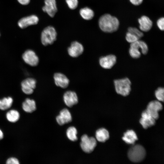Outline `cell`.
Wrapping results in <instances>:
<instances>
[{"label":"cell","instance_id":"6da1fadb","mask_svg":"<svg viewBox=\"0 0 164 164\" xmlns=\"http://www.w3.org/2000/svg\"><path fill=\"white\" fill-rule=\"evenodd\" d=\"M119 21L118 18L109 13L102 15L98 20L99 28L106 33H111L116 32L119 28Z\"/></svg>","mask_w":164,"mask_h":164},{"label":"cell","instance_id":"7a4b0ae2","mask_svg":"<svg viewBox=\"0 0 164 164\" xmlns=\"http://www.w3.org/2000/svg\"><path fill=\"white\" fill-rule=\"evenodd\" d=\"M116 93L122 96L128 95L131 91V82L127 77L115 80L114 81Z\"/></svg>","mask_w":164,"mask_h":164},{"label":"cell","instance_id":"3957f363","mask_svg":"<svg viewBox=\"0 0 164 164\" xmlns=\"http://www.w3.org/2000/svg\"><path fill=\"white\" fill-rule=\"evenodd\" d=\"M146 151L144 148L139 145H134L129 150L128 155L130 160L135 163L142 161L145 158Z\"/></svg>","mask_w":164,"mask_h":164},{"label":"cell","instance_id":"277c9868","mask_svg":"<svg viewBox=\"0 0 164 164\" xmlns=\"http://www.w3.org/2000/svg\"><path fill=\"white\" fill-rule=\"evenodd\" d=\"M57 33L55 28L52 26L45 28L41 32V40L44 46L53 44L56 40Z\"/></svg>","mask_w":164,"mask_h":164},{"label":"cell","instance_id":"5b68a950","mask_svg":"<svg viewBox=\"0 0 164 164\" xmlns=\"http://www.w3.org/2000/svg\"><path fill=\"white\" fill-rule=\"evenodd\" d=\"M81 140L80 146L84 152L90 153L94 150L97 145V141L94 138L84 135L82 136Z\"/></svg>","mask_w":164,"mask_h":164},{"label":"cell","instance_id":"8992f818","mask_svg":"<svg viewBox=\"0 0 164 164\" xmlns=\"http://www.w3.org/2000/svg\"><path fill=\"white\" fill-rule=\"evenodd\" d=\"M22 57L25 63L31 66H36L39 63L38 57L35 52L31 50H27L25 51Z\"/></svg>","mask_w":164,"mask_h":164},{"label":"cell","instance_id":"52a82bcc","mask_svg":"<svg viewBox=\"0 0 164 164\" xmlns=\"http://www.w3.org/2000/svg\"><path fill=\"white\" fill-rule=\"evenodd\" d=\"M163 108L162 104L159 101H153L148 104L146 110L155 120L159 118L158 112Z\"/></svg>","mask_w":164,"mask_h":164},{"label":"cell","instance_id":"ba28073f","mask_svg":"<svg viewBox=\"0 0 164 164\" xmlns=\"http://www.w3.org/2000/svg\"><path fill=\"white\" fill-rule=\"evenodd\" d=\"M36 80L31 77H29L24 80L21 83V89L23 92L26 94H32L36 86Z\"/></svg>","mask_w":164,"mask_h":164},{"label":"cell","instance_id":"9c48e42d","mask_svg":"<svg viewBox=\"0 0 164 164\" xmlns=\"http://www.w3.org/2000/svg\"><path fill=\"white\" fill-rule=\"evenodd\" d=\"M84 48L80 43L74 41L72 42L67 49L69 55L73 57H77L82 54Z\"/></svg>","mask_w":164,"mask_h":164},{"label":"cell","instance_id":"30bf717a","mask_svg":"<svg viewBox=\"0 0 164 164\" xmlns=\"http://www.w3.org/2000/svg\"><path fill=\"white\" fill-rule=\"evenodd\" d=\"M117 60L116 56L110 54L101 57L99 60V63L101 67L105 69H110L115 64Z\"/></svg>","mask_w":164,"mask_h":164},{"label":"cell","instance_id":"8fae6325","mask_svg":"<svg viewBox=\"0 0 164 164\" xmlns=\"http://www.w3.org/2000/svg\"><path fill=\"white\" fill-rule=\"evenodd\" d=\"M44 5L42 8L43 11L51 17H53L57 11L56 0H45Z\"/></svg>","mask_w":164,"mask_h":164},{"label":"cell","instance_id":"7c38bea8","mask_svg":"<svg viewBox=\"0 0 164 164\" xmlns=\"http://www.w3.org/2000/svg\"><path fill=\"white\" fill-rule=\"evenodd\" d=\"M39 21L38 17L35 15H32L20 19L18 25L21 29H24L29 26L37 24Z\"/></svg>","mask_w":164,"mask_h":164},{"label":"cell","instance_id":"4fadbf2b","mask_svg":"<svg viewBox=\"0 0 164 164\" xmlns=\"http://www.w3.org/2000/svg\"><path fill=\"white\" fill-rule=\"evenodd\" d=\"M139 29L142 32H148L152 29L153 22L150 19L145 15L142 16L138 20Z\"/></svg>","mask_w":164,"mask_h":164},{"label":"cell","instance_id":"5bb4252c","mask_svg":"<svg viewBox=\"0 0 164 164\" xmlns=\"http://www.w3.org/2000/svg\"><path fill=\"white\" fill-rule=\"evenodd\" d=\"M63 100L65 104L68 107H71L78 102V98L74 91H68L64 94Z\"/></svg>","mask_w":164,"mask_h":164},{"label":"cell","instance_id":"9a60e30c","mask_svg":"<svg viewBox=\"0 0 164 164\" xmlns=\"http://www.w3.org/2000/svg\"><path fill=\"white\" fill-rule=\"evenodd\" d=\"M155 120L145 110L142 113L140 123L144 128L147 129L155 125Z\"/></svg>","mask_w":164,"mask_h":164},{"label":"cell","instance_id":"2e32d148","mask_svg":"<svg viewBox=\"0 0 164 164\" xmlns=\"http://www.w3.org/2000/svg\"><path fill=\"white\" fill-rule=\"evenodd\" d=\"M53 78L55 84L57 86L65 88L69 85L70 81L69 79L63 73H54Z\"/></svg>","mask_w":164,"mask_h":164},{"label":"cell","instance_id":"e0dca14e","mask_svg":"<svg viewBox=\"0 0 164 164\" xmlns=\"http://www.w3.org/2000/svg\"><path fill=\"white\" fill-rule=\"evenodd\" d=\"M72 116L69 111L66 108L62 110L56 118V121L60 125H62L71 122Z\"/></svg>","mask_w":164,"mask_h":164},{"label":"cell","instance_id":"ac0fdd59","mask_svg":"<svg viewBox=\"0 0 164 164\" xmlns=\"http://www.w3.org/2000/svg\"><path fill=\"white\" fill-rule=\"evenodd\" d=\"M123 140L127 144H134L138 140L137 136L135 132L132 130H128L124 134Z\"/></svg>","mask_w":164,"mask_h":164},{"label":"cell","instance_id":"d6986e66","mask_svg":"<svg viewBox=\"0 0 164 164\" xmlns=\"http://www.w3.org/2000/svg\"><path fill=\"white\" fill-rule=\"evenodd\" d=\"M22 108L25 112L32 113L36 109V102L33 100L27 98L23 102Z\"/></svg>","mask_w":164,"mask_h":164},{"label":"cell","instance_id":"ffe728a7","mask_svg":"<svg viewBox=\"0 0 164 164\" xmlns=\"http://www.w3.org/2000/svg\"><path fill=\"white\" fill-rule=\"evenodd\" d=\"M96 138L97 140L101 142H104L109 138L108 132L104 128H102L98 129L96 132Z\"/></svg>","mask_w":164,"mask_h":164},{"label":"cell","instance_id":"44dd1931","mask_svg":"<svg viewBox=\"0 0 164 164\" xmlns=\"http://www.w3.org/2000/svg\"><path fill=\"white\" fill-rule=\"evenodd\" d=\"M79 13L82 18L87 20L92 19L94 15L93 10L87 7L81 8L79 11Z\"/></svg>","mask_w":164,"mask_h":164},{"label":"cell","instance_id":"7402d4cb","mask_svg":"<svg viewBox=\"0 0 164 164\" xmlns=\"http://www.w3.org/2000/svg\"><path fill=\"white\" fill-rule=\"evenodd\" d=\"M13 100L11 97H5L0 100V109L2 110H7L11 106Z\"/></svg>","mask_w":164,"mask_h":164},{"label":"cell","instance_id":"603a6c76","mask_svg":"<svg viewBox=\"0 0 164 164\" xmlns=\"http://www.w3.org/2000/svg\"><path fill=\"white\" fill-rule=\"evenodd\" d=\"M7 119L11 122H15L17 121L20 117L19 113L17 110H11L8 112L6 114Z\"/></svg>","mask_w":164,"mask_h":164},{"label":"cell","instance_id":"cb8c5ba5","mask_svg":"<svg viewBox=\"0 0 164 164\" xmlns=\"http://www.w3.org/2000/svg\"><path fill=\"white\" fill-rule=\"evenodd\" d=\"M67 135L69 140L72 141H75L77 140V131L74 127H69L67 131Z\"/></svg>","mask_w":164,"mask_h":164},{"label":"cell","instance_id":"d4e9b609","mask_svg":"<svg viewBox=\"0 0 164 164\" xmlns=\"http://www.w3.org/2000/svg\"><path fill=\"white\" fill-rule=\"evenodd\" d=\"M128 32L136 36L139 39L144 36L143 32L140 29L134 27H129L128 28Z\"/></svg>","mask_w":164,"mask_h":164},{"label":"cell","instance_id":"484cf974","mask_svg":"<svg viewBox=\"0 0 164 164\" xmlns=\"http://www.w3.org/2000/svg\"><path fill=\"white\" fill-rule=\"evenodd\" d=\"M137 48L130 47L129 53L130 56L134 59H138L140 57L141 52Z\"/></svg>","mask_w":164,"mask_h":164},{"label":"cell","instance_id":"4316f807","mask_svg":"<svg viewBox=\"0 0 164 164\" xmlns=\"http://www.w3.org/2000/svg\"><path fill=\"white\" fill-rule=\"evenodd\" d=\"M155 95L159 101L163 102L164 99V89L162 87H159L155 90Z\"/></svg>","mask_w":164,"mask_h":164},{"label":"cell","instance_id":"83f0119b","mask_svg":"<svg viewBox=\"0 0 164 164\" xmlns=\"http://www.w3.org/2000/svg\"><path fill=\"white\" fill-rule=\"evenodd\" d=\"M125 38L126 40L130 43L140 39L136 36L128 31L126 34Z\"/></svg>","mask_w":164,"mask_h":164},{"label":"cell","instance_id":"f1b7e54d","mask_svg":"<svg viewBox=\"0 0 164 164\" xmlns=\"http://www.w3.org/2000/svg\"><path fill=\"white\" fill-rule=\"evenodd\" d=\"M140 47L141 53L144 55L147 54L149 49L146 43L144 41L139 40Z\"/></svg>","mask_w":164,"mask_h":164},{"label":"cell","instance_id":"f546056e","mask_svg":"<svg viewBox=\"0 0 164 164\" xmlns=\"http://www.w3.org/2000/svg\"><path fill=\"white\" fill-rule=\"evenodd\" d=\"M65 2L69 8L72 10L76 9L78 4V0H65Z\"/></svg>","mask_w":164,"mask_h":164},{"label":"cell","instance_id":"4dcf8cb0","mask_svg":"<svg viewBox=\"0 0 164 164\" xmlns=\"http://www.w3.org/2000/svg\"><path fill=\"white\" fill-rule=\"evenodd\" d=\"M156 24L158 27L161 31L164 30V18L161 17L157 20Z\"/></svg>","mask_w":164,"mask_h":164},{"label":"cell","instance_id":"1f68e13d","mask_svg":"<svg viewBox=\"0 0 164 164\" xmlns=\"http://www.w3.org/2000/svg\"><path fill=\"white\" fill-rule=\"evenodd\" d=\"M6 163L8 164H19V162L17 158L11 157L7 160Z\"/></svg>","mask_w":164,"mask_h":164},{"label":"cell","instance_id":"d6a6232c","mask_svg":"<svg viewBox=\"0 0 164 164\" xmlns=\"http://www.w3.org/2000/svg\"><path fill=\"white\" fill-rule=\"evenodd\" d=\"M130 3L135 6L140 5L143 2V0H129Z\"/></svg>","mask_w":164,"mask_h":164},{"label":"cell","instance_id":"836d02e7","mask_svg":"<svg viewBox=\"0 0 164 164\" xmlns=\"http://www.w3.org/2000/svg\"><path fill=\"white\" fill-rule=\"evenodd\" d=\"M17 1L19 3L23 5H28L30 1V0H17Z\"/></svg>","mask_w":164,"mask_h":164},{"label":"cell","instance_id":"e575fe53","mask_svg":"<svg viewBox=\"0 0 164 164\" xmlns=\"http://www.w3.org/2000/svg\"><path fill=\"white\" fill-rule=\"evenodd\" d=\"M3 137V134L2 131L0 129V140L2 139Z\"/></svg>","mask_w":164,"mask_h":164},{"label":"cell","instance_id":"d590c367","mask_svg":"<svg viewBox=\"0 0 164 164\" xmlns=\"http://www.w3.org/2000/svg\"></svg>","mask_w":164,"mask_h":164}]
</instances>
